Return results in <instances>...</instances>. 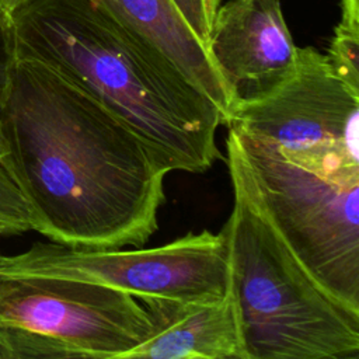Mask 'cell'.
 Returning <instances> with one entry per match:
<instances>
[{
	"label": "cell",
	"mask_w": 359,
	"mask_h": 359,
	"mask_svg": "<svg viewBox=\"0 0 359 359\" xmlns=\"http://www.w3.org/2000/svg\"><path fill=\"white\" fill-rule=\"evenodd\" d=\"M0 125L4 164L35 231L80 250L137 248L150 240L171 170L94 97L15 53Z\"/></svg>",
	"instance_id": "obj_1"
},
{
	"label": "cell",
	"mask_w": 359,
	"mask_h": 359,
	"mask_svg": "<svg viewBox=\"0 0 359 359\" xmlns=\"http://www.w3.org/2000/svg\"><path fill=\"white\" fill-rule=\"evenodd\" d=\"M10 17L15 53L48 65L94 97L171 171L203 172L222 157L217 107L91 0H24Z\"/></svg>",
	"instance_id": "obj_2"
},
{
	"label": "cell",
	"mask_w": 359,
	"mask_h": 359,
	"mask_svg": "<svg viewBox=\"0 0 359 359\" xmlns=\"http://www.w3.org/2000/svg\"><path fill=\"white\" fill-rule=\"evenodd\" d=\"M233 206L222 233L248 359H358L359 313L334 299L271 226L227 163Z\"/></svg>",
	"instance_id": "obj_3"
},
{
	"label": "cell",
	"mask_w": 359,
	"mask_h": 359,
	"mask_svg": "<svg viewBox=\"0 0 359 359\" xmlns=\"http://www.w3.org/2000/svg\"><path fill=\"white\" fill-rule=\"evenodd\" d=\"M226 163L307 272L359 313V185L339 187L229 128Z\"/></svg>",
	"instance_id": "obj_4"
},
{
	"label": "cell",
	"mask_w": 359,
	"mask_h": 359,
	"mask_svg": "<svg viewBox=\"0 0 359 359\" xmlns=\"http://www.w3.org/2000/svg\"><path fill=\"white\" fill-rule=\"evenodd\" d=\"M226 126L331 184L359 185V91L311 46L299 48L297 69L276 93L236 108Z\"/></svg>",
	"instance_id": "obj_5"
},
{
	"label": "cell",
	"mask_w": 359,
	"mask_h": 359,
	"mask_svg": "<svg viewBox=\"0 0 359 359\" xmlns=\"http://www.w3.org/2000/svg\"><path fill=\"white\" fill-rule=\"evenodd\" d=\"M57 276L104 285L136 299L217 300L230 289V261L223 233H187L154 248L80 250L36 241L14 255H0V279Z\"/></svg>",
	"instance_id": "obj_6"
},
{
	"label": "cell",
	"mask_w": 359,
	"mask_h": 359,
	"mask_svg": "<svg viewBox=\"0 0 359 359\" xmlns=\"http://www.w3.org/2000/svg\"><path fill=\"white\" fill-rule=\"evenodd\" d=\"M0 325L59 341L83 359H121L151 332L135 296L57 276L0 279Z\"/></svg>",
	"instance_id": "obj_7"
},
{
	"label": "cell",
	"mask_w": 359,
	"mask_h": 359,
	"mask_svg": "<svg viewBox=\"0 0 359 359\" xmlns=\"http://www.w3.org/2000/svg\"><path fill=\"white\" fill-rule=\"evenodd\" d=\"M208 50L229 88L231 112L271 97L294 74L299 62V46L279 0L220 4L212 21Z\"/></svg>",
	"instance_id": "obj_8"
},
{
	"label": "cell",
	"mask_w": 359,
	"mask_h": 359,
	"mask_svg": "<svg viewBox=\"0 0 359 359\" xmlns=\"http://www.w3.org/2000/svg\"><path fill=\"white\" fill-rule=\"evenodd\" d=\"M139 300L151 332L121 359H248L231 289L217 300Z\"/></svg>",
	"instance_id": "obj_9"
},
{
	"label": "cell",
	"mask_w": 359,
	"mask_h": 359,
	"mask_svg": "<svg viewBox=\"0 0 359 359\" xmlns=\"http://www.w3.org/2000/svg\"><path fill=\"white\" fill-rule=\"evenodd\" d=\"M114 20L165 56L180 73L220 111L231 114L229 88L208 48L187 22L174 0H91Z\"/></svg>",
	"instance_id": "obj_10"
},
{
	"label": "cell",
	"mask_w": 359,
	"mask_h": 359,
	"mask_svg": "<svg viewBox=\"0 0 359 359\" xmlns=\"http://www.w3.org/2000/svg\"><path fill=\"white\" fill-rule=\"evenodd\" d=\"M35 230L32 212L13 175L0 160V237Z\"/></svg>",
	"instance_id": "obj_11"
},
{
	"label": "cell",
	"mask_w": 359,
	"mask_h": 359,
	"mask_svg": "<svg viewBox=\"0 0 359 359\" xmlns=\"http://www.w3.org/2000/svg\"><path fill=\"white\" fill-rule=\"evenodd\" d=\"M57 344L43 335L0 325V359H55Z\"/></svg>",
	"instance_id": "obj_12"
},
{
	"label": "cell",
	"mask_w": 359,
	"mask_h": 359,
	"mask_svg": "<svg viewBox=\"0 0 359 359\" xmlns=\"http://www.w3.org/2000/svg\"><path fill=\"white\" fill-rule=\"evenodd\" d=\"M324 56L334 73L352 90L359 91V31L337 25Z\"/></svg>",
	"instance_id": "obj_13"
},
{
	"label": "cell",
	"mask_w": 359,
	"mask_h": 359,
	"mask_svg": "<svg viewBox=\"0 0 359 359\" xmlns=\"http://www.w3.org/2000/svg\"><path fill=\"white\" fill-rule=\"evenodd\" d=\"M14 38H13V27H11V17L10 13L1 7L0 3V112L3 107V101L6 97L11 65L14 60ZM6 157V146L1 135V125H0V160L4 163Z\"/></svg>",
	"instance_id": "obj_14"
},
{
	"label": "cell",
	"mask_w": 359,
	"mask_h": 359,
	"mask_svg": "<svg viewBox=\"0 0 359 359\" xmlns=\"http://www.w3.org/2000/svg\"><path fill=\"white\" fill-rule=\"evenodd\" d=\"M174 3L194 32L208 48L212 21L220 6V0H174Z\"/></svg>",
	"instance_id": "obj_15"
},
{
	"label": "cell",
	"mask_w": 359,
	"mask_h": 359,
	"mask_svg": "<svg viewBox=\"0 0 359 359\" xmlns=\"http://www.w3.org/2000/svg\"><path fill=\"white\" fill-rule=\"evenodd\" d=\"M338 27L359 31V0H341V21Z\"/></svg>",
	"instance_id": "obj_16"
},
{
	"label": "cell",
	"mask_w": 359,
	"mask_h": 359,
	"mask_svg": "<svg viewBox=\"0 0 359 359\" xmlns=\"http://www.w3.org/2000/svg\"><path fill=\"white\" fill-rule=\"evenodd\" d=\"M22 1H24V0H0L1 7H3L6 11H8V13H11V11H13L17 6H20Z\"/></svg>",
	"instance_id": "obj_17"
}]
</instances>
